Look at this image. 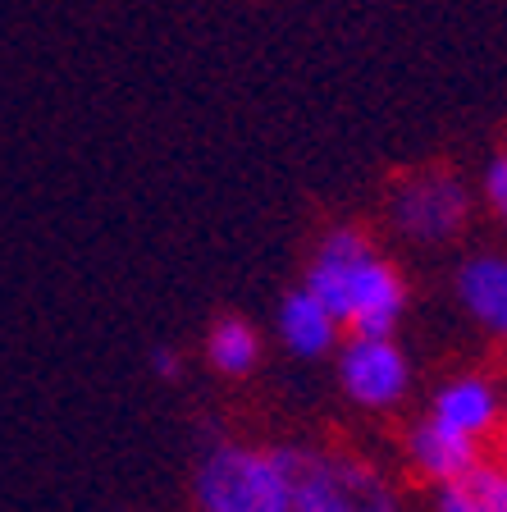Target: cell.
Wrapping results in <instances>:
<instances>
[{
  "mask_svg": "<svg viewBox=\"0 0 507 512\" xmlns=\"http://www.w3.org/2000/svg\"><path fill=\"white\" fill-rule=\"evenodd\" d=\"M293 512H402V494L352 448H288Z\"/></svg>",
  "mask_w": 507,
  "mask_h": 512,
  "instance_id": "obj_3",
  "label": "cell"
},
{
  "mask_svg": "<svg viewBox=\"0 0 507 512\" xmlns=\"http://www.w3.org/2000/svg\"><path fill=\"white\" fill-rule=\"evenodd\" d=\"M457 302L489 339L507 343V256L476 252L457 266Z\"/></svg>",
  "mask_w": 507,
  "mask_h": 512,
  "instance_id": "obj_7",
  "label": "cell"
},
{
  "mask_svg": "<svg viewBox=\"0 0 507 512\" xmlns=\"http://www.w3.org/2000/svg\"><path fill=\"white\" fill-rule=\"evenodd\" d=\"M402 448H407V467H412V476L425 480L430 490H439V485H448L453 476H462V471L485 453L480 444H471V439L444 430L439 421H430V416H421V421L407 430V444Z\"/></svg>",
  "mask_w": 507,
  "mask_h": 512,
  "instance_id": "obj_8",
  "label": "cell"
},
{
  "mask_svg": "<svg viewBox=\"0 0 507 512\" xmlns=\"http://www.w3.org/2000/svg\"><path fill=\"white\" fill-rule=\"evenodd\" d=\"M151 366H156L165 380H174V375H179V357H174V348H156V352H151Z\"/></svg>",
  "mask_w": 507,
  "mask_h": 512,
  "instance_id": "obj_13",
  "label": "cell"
},
{
  "mask_svg": "<svg viewBox=\"0 0 507 512\" xmlns=\"http://www.w3.org/2000/svg\"><path fill=\"white\" fill-rule=\"evenodd\" d=\"M485 202L494 206V215L507 224V151L489 160V170H485Z\"/></svg>",
  "mask_w": 507,
  "mask_h": 512,
  "instance_id": "obj_12",
  "label": "cell"
},
{
  "mask_svg": "<svg viewBox=\"0 0 507 512\" xmlns=\"http://www.w3.org/2000/svg\"><path fill=\"white\" fill-rule=\"evenodd\" d=\"M430 421H439L444 430L471 439V444L485 448L489 439L503 430V394L498 384L480 371H462L453 380H444L430 398Z\"/></svg>",
  "mask_w": 507,
  "mask_h": 512,
  "instance_id": "obj_6",
  "label": "cell"
},
{
  "mask_svg": "<svg viewBox=\"0 0 507 512\" xmlns=\"http://www.w3.org/2000/svg\"><path fill=\"white\" fill-rule=\"evenodd\" d=\"M503 453H507V439H503Z\"/></svg>",
  "mask_w": 507,
  "mask_h": 512,
  "instance_id": "obj_14",
  "label": "cell"
},
{
  "mask_svg": "<svg viewBox=\"0 0 507 512\" xmlns=\"http://www.w3.org/2000/svg\"><path fill=\"white\" fill-rule=\"evenodd\" d=\"M338 384L361 412H393L412 394V362L393 339H348L338 348Z\"/></svg>",
  "mask_w": 507,
  "mask_h": 512,
  "instance_id": "obj_5",
  "label": "cell"
},
{
  "mask_svg": "<svg viewBox=\"0 0 507 512\" xmlns=\"http://www.w3.org/2000/svg\"><path fill=\"white\" fill-rule=\"evenodd\" d=\"M302 288L352 334V339H393L402 311H407V284L389 256L375 252L361 224H334L316 243Z\"/></svg>",
  "mask_w": 507,
  "mask_h": 512,
  "instance_id": "obj_1",
  "label": "cell"
},
{
  "mask_svg": "<svg viewBox=\"0 0 507 512\" xmlns=\"http://www.w3.org/2000/svg\"><path fill=\"white\" fill-rule=\"evenodd\" d=\"M206 366L215 375H229V380H243V375L256 371L261 362V334H256L252 320L243 316H220L211 320V330H206Z\"/></svg>",
  "mask_w": 507,
  "mask_h": 512,
  "instance_id": "obj_11",
  "label": "cell"
},
{
  "mask_svg": "<svg viewBox=\"0 0 507 512\" xmlns=\"http://www.w3.org/2000/svg\"><path fill=\"white\" fill-rule=\"evenodd\" d=\"M197 512H293V467L288 448L215 444L192 471Z\"/></svg>",
  "mask_w": 507,
  "mask_h": 512,
  "instance_id": "obj_2",
  "label": "cell"
},
{
  "mask_svg": "<svg viewBox=\"0 0 507 512\" xmlns=\"http://www.w3.org/2000/svg\"><path fill=\"white\" fill-rule=\"evenodd\" d=\"M434 512H507V453H480L462 476L439 485Z\"/></svg>",
  "mask_w": 507,
  "mask_h": 512,
  "instance_id": "obj_10",
  "label": "cell"
},
{
  "mask_svg": "<svg viewBox=\"0 0 507 512\" xmlns=\"http://www.w3.org/2000/svg\"><path fill=\"white\" fill-rule=\"evenodd\" d=\"M471 192L453 170H412L402 174L389 192V224L412 243H448L466 229Z\"/></svg>",
  "mask_w": 507,
  "mask_h": 512,
  "instance_id": "obj_4",
  "label": "cell"
},
{
  "mask_svg": "<svg viewBox=\"0 0 507 512\" xmlns=\"http://www.w3.org/2000/svg\"><path fill=\"white\" fill-rule=\"evenodd\" d=\"M275 330H279V343H284L293 357H307V362H316V357H329V352L338 348V334H343V325H338V320L329 316V311L320 307L316 298H311L307 288H293V293L279 302Z\"/></svg>",
  "mask_w": 507,
  "mask_h": 512,
  "instance_id": "obj_9",
  "label": "cell"
}]
</instances>
